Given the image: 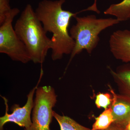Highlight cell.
<instances>
[{
	"label": "cell",
	"mask_w": 130,
	"mask_h": 130,
	"mask_svg": "<svg viewBox=\"0 0 130 130\" xmlns=\"http://www.w3.org/2000/svg\"><path fill=\"white\" fill-rule=\"evenodd\" d=\"M53 116L59 123L60 130H91L67 116H61L53 111Z\"/></svg>",
	"instance_id": "cell-12"
},
{
	"label": "cell",
	"mask_w": 130,
	"mask_h": 130,
	"mask_svg": "<svg viewBox=\"0 0 130 130\" xmlns=\"http://www.w3.org/2000/svg\"><path fill=\"white\" fill-rule=\"evenodd\" d=\"M20 12L17 8H12L5 21L0 27V53L5 54L12 60L26 63L31 61L30 57L23 43L20 39L12 23Z\"/></svg>",
	"instance_id": "cell-5"
},
{
	"label": "cell",
	"mask_w": 130,
	"mask_h": 130,
	"mask_svg": "<svg viewBox=\"0 0 130 130\" xmlns=\"http://www.w3.org/2000/svg\"><path fill=\"white\" fill-rule=\"evenodd\" d=\"M43 71H41L40 80L36 86L33 88L27 95V100L24 106L21 107L18 104H14L11 108L12 113H8V101L6 97L2 96L4 100L6 106V112L4 116L0 118V130H4L3 126L5 124L9 122H12L24 128L29 127L32 124V121L30 118L31 113L34 106L33 97L35 91L38 88V85L41 79Z\"/></svg>",
	"instance_id": "cell-6"
},
{
	"label": "cell",
	"mask_w": 130,
	"mask_h": 130,
	"mask_svg": "<svg viewBox=\"0 0 130 130\" xmlns=\"http://www.w3.org/2000/svg\"><path fill=\"white\" fill-rule=\"evenodd\" d=\"M10 0H0V25H2L12 8L9 5Z\"/></svg>",
	"instance_id": "cell-14"
},
{
	"label": "cell",
	"mask_w": 130,
	"mask_h": 130,
	"mask_svg": "<svg viewBox=\"0 0 130 130\" xmlns=\"http://www.w3.org/2000/svg\"><path fill=\"white\" fill-rule=\"evenodd\" d=\"M57 95L50 86H41L36 90L32 109V124L24 130H50L53 108L57 101Z\"/></svg>",
	"instance_id": "cell-4"
},
{
	"label": "cell",
	"mask_w": 130,
	"mask_h": 130,
	"mask_svg": "<svg viewBox=\"0 0 130 130\" xmlns=\"http://www.w3.org/2000/svg\"><path fill=\"white\" fill-rule=\"evenodd\" d=\"M14 29L25 46L31 61L35 64H42L49 50L52 49L53 43L47 36V32L30 4L25 7Z\"/></svg>",
	"instance_id": "cell-2"
},
{
	"label": "cell",
	"mask_w": 130,
	"mask_h": 130,
	"mask_svg": "<svg viewBox=\"0 0 130 130\" xmlns=\"http://www.w3.org/2000/svg\"><path fill=\"white\" fill-rule=\"evenodd\" d=\"M125 130H130V120L124 128Z\"/></svg>",
	"instance_id": "cell-16"
},
{
	"label": "cell",
	"mask_w": 130,
	"mask_h": 130,
	"mask_svg": "<svg viewBox=\"0 0 130 130\" xmlns=\"http://www.w3.org/2000/svg\"><path fill=\"white\" fill-rule=\"evenodd\" d=\"M114 121L112 110L111 106L105 109L98 117L95 118V122L91 130H105L109 128Z\"/></svg>",
	"instance_id": "cell-11"
},
{
	"label": "cell",
	"mask_w": 130,
	"mask_h": 130,
	"mask_svg": "<svg viewBox=\"0 0 130 130\" xmlns=\"http://www.w3.org/2000/svg\"><path fill=\"white\" fill-rule=\"evenodd\" d=\"M110 72L118 85L120 94L130 97V63L120 66Z\"/></svg>",
	"instance_id": "cell-9"
},
{
	"label": "cell",
	"mask_w": 130,
	"mask_h": 130,
	"mask_svg": "<svg viewBox=\"0 0 130 130\" xmlns=\"http://www.w3.org/2000/svg\"><path fill=\"white\" fill-rule=\"evenodd\" d=\"M105 130H125L124 128L116 125L113 124H112L111 125L106 129Z\"/></svg>",
	"instance_id": "cell-15"
},
{
	"label": "cell",
	"mask_w": 130,
	"mask_h": 130,
	"mask_svg": "<svg viewBox=\"0 0 130 130\" xmlns=\"http://www.w3.org/2000/svg\"><path fill=\"white\" fill-rule=\"evenodd\" d=\"M113 96L111 106L114 121L112 124L124 128L130 120V97L116 94L110 88Z\"/></svg>",
	"instance_id": "cell-8"
},
{
	"label": "cell",
	"mask_w": 130,
	"mask_h": 130,
	"mask_svg": "<svg viewBox=\"0 0 130 130\" xmlns=\"http://www.w3.org/2000/svg\"><path fill=\"white\" fill-rule=\"evenodd\" d=\"M74 18L76 23L70 29L69 32L75 41V46L67 67L74 56L83 50H85L88 53L91 54L100 41V33L107 28L120 23L116 18L98 19L94 15Z\"/></svg>",
	"instance_id": "cell-3"
},
{
	"label": "cell",
	"mask_w": 130,
	"mask_h": 130,
	"mask_svg": "<svg viewBox=\"0 0 130 130\" xmlns=\"http://www.w3.org/2000/svg\"><path fill=\"white\" fill-rule=\"evenodd\" d=\"M112 101V94L108 93H100L96 96L95 103L99 109L103 108L106 109L111 106Z\"/></svg>",
	"instance_id": "cell-13"
},
{
	"label": "cell",
	"mask_w": 130,
	"mask_h": 130,
	"mask_svg": "<svg viewBox=\"0 0 130 130\" xmlns=\"http://www.w3.org/2000/svg\"><path fill=\"white\" fill-rule=\"evenodd\" d=\"M104 13L115 16L120 22L128 20L130 18V0H123L119 3L111 5Z\"/></svg>",
	"instance_id": "cell-10"
},
{
	"label": "cell",
	"mask_w": 130,
	"mask_h": 130,
	"mask_svg": "<svg viewBox=\"0 0 130 130\" xmlns=\"http://www.w3.org/2000/svg\"><path fill=\"white\" fill-rule=\"evenodd\" d=\"M110 51L117 59L130 63V31L119 30L113 32L109 41Z\"/></svg>",
	"instance_id": "cell-7"
},
{
	"label": "cell",
	"mask_w": 130,
	"mask_h": 130,
	"mask_svg": "<svg viewBox=\"0 0 130 130\" xmlns=\"http://www.w3.org/2000/svg\"><path fill=\"white\" fill-rule=\"evenodd\" d=\"M66 0H43L35 10L46 32L53 33L51 58L60 59L64 55L71 54L75 41L68 31L70 21L80 12L73 13L62 9Z\"/></svg>",
	"instance_id": "cell-1"
}]
</instances>
